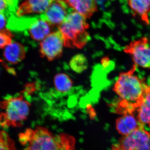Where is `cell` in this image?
Returning a JSON list of instances; mask_svg holds the SVG:
<instances>
[{
	"instance_id": "1",
	"label": "cell",
	"mask_w": 150,
	"mask_h": 150,
	"mask_svg": "<svg viewBox=\"0 0 150 150\" xmlns=\"http://www.w3.org/2000/svg\"><path fill=\"white\" fill-rule=\"evenodd\" d=\"M23 150H75L76 141L69 134H54L47 128L37 127L20 134Z\"/></svg>"
},
{
	"instance_id": "2",
	"label": "cell",
	"mask_w": 150,
	"mask_h": 150,
	"mask_svg": "<svg viewBox=\"0 0 150 150\" xmlns=\"http://www.w3.org/2000/svg\"><path fill=\"white\" fill-rule=\"evenodd\" d=\"M137 67L134 64L129 71L121 73L113 86V91L121 101L129 104L136 111L147 85L134 74Z\"/></svg>"
},
{
	"instance_id": "3",
	"label": "cell",
	"mask_w": 150,
	"mask_h": 150,
	"mask_svg": "<svg viewBox=\"0 0 150 150\" xmlns=\"http://www.w3.org/2000/svg\"><path fill=\"white\" fill-rule=\"evenodd\" d=\"M88 27L85 17L77 12L67 15L65 20L59 25L65 47L81 48L85 46L90 38L87 31Z\"/></svg>"
},
{
	"instance_id": "4",
	"label": "cell",
	"mask_w": 150,
	"mask_h": 150,
	"mask_svg": "<svg viewBox=\"0 0 150 150\" xmlns=\"http://www.w3.org/2000/svg\"><path fill=\"white\" fill-rule=\"evenodd\" d=\"M25 92L7 97L0 104L4 110L2 113L5 127H20L26 120L29 114L30 104Z\"/></svg>"
},
{
	"instance_id": "5",
	"label": "cell",
	"mask_w": 150,
	"mask_h": 150,
	"mask_svg": "<svg viewBox=\"0 0 150 150\" xmlns=\"http://www.w3.org/2000/svg\"><path fill=\"white\" fill-rule=\"evenodd\" d=\"M123 50L131 56L134 64L150 69V46L146 37H142L131 41Z\"/></svg>"
},
{
	"instance_id": "6",
	"label": "cell",
	"mask_w": 150,
	"mask_h": 150,
	"mask_svg": "<svg viewBox=\"0 0 150 150\" xmlns=\"http://www.w3.org/2000/svg\"><path fill=\"white\" fill-rule=\"evenodd\" d=\"M119 144L123 150H150V132L140 124L131 134L123 136Z\"/></svg>"
},
{
	"instance_id": "7",
	"label": "cell",
	"mask_w": 150,
	"mask_h": 150,
	"mask_svg": "<svg viewBox=\"0 0 150 150\" xmlns=\"http://www.w3.org/2000/svg\"><path fill=\"white\" fill-rule=\"evenodd\" d=\"M64 41L59 30L48 34L40 43V51L42 57L51 61L59 58L63 53Z\"/></svg>"
},
{
	"instance_id": "8",
	"label": "cell",
	"mask_w": 150,
	"mask_h": 150,
	"mask_svg": "<svg viewBox=\"0 0 150 150\" xmlns=\"http://www.w3.org/2000/svg\"><path fill=\"white\" fill-rule=\"evenodd\" d=\"M67 5L62 0H55L40 16L51 25H60L67 16Z\"/></svg>"
},
{
	"instance_id": "9",
	"label": "cell",
	"mask_w": 150,
	"mask_h": 150,
	"mask_svg": "<svg viewBox=\"0 0 150 150\" xmlns=\"http://www.w3.org/2000/svg\"><path fill=\"white\" fill-rule=\"evenodd\" d=\"M55 0H25L18 8L16 15L21 16L30 13H42Z\"/></svg>"
},
{
	"instance_id": "10",
	"label": "cell",
	"mask_w": 150,
	"mask_h": 150,
	"mask_svg": "<svg viewBox=\"0 0 150 150\" xmlns=\"http://www.w3.org/2000/svg\"><path fill=\"white\" fill-rule=\"evenodd\" d=\"M51 30L50 24L40 16H34L26 32L33 40L41 41L50 34Z\"/></svg>"
},
{
	"instance_id": "11",
	"label": "cell",
	"mask_w": 150,
	"mask_h": 150,
	"mask_svg": "<svg viewBox=\"0 0 150 150\" xmlns=\"http://www.w3.org/2000/svg\"><path fill=\"white\" fill-rule=\"evenodd\" d=\"M75 11L86 18H89L97 10L96 0H62Z\"/></svg>"
},
{
	"instance_id": "12",
	"label": "cell",
	"mask_w": 150,
	"mask_h": 150,
	"mask_svg": "<svg viewBox=\"0 0 150 150\" xmlns=\"http://www.w3.org/2000/svg\"><path fill=\"white\" fill-rule=\"evenodd\" d=\"M137 117L134 114L122 115L116 120L115 127L119 134L123 136L131 134L140 126Z\"/></svg>"
},
{
	"instance_id": "13",
	"label": "cell",
	"mask_w": 150,
	"mask_h": 150,
	"mask_svg": "<svg viewBox=\"0 0 150 150\" xmlns=\"http://www.w3.org/2000/svg\"><path fill=\"white\" fill-rule=\"evenodd\" d=\"M137 111L139 123L150 128V86H146L142 102Z\"/></svg>"
},
{
	"instance_id": "14",
	"label": "cell",
	"mask_w": 150,
	"mask_h": 150,
	"mask_svg": "<svg viewBox=\"0 0 150 150\" xmlns=\"http://www.w3.org/2000/svg\"><path fill=\"white\" fill-rule=\"evenodd\" d=\"M25 55L24 47L20 43L13 42L7 45L4 51V56L8 62L16 64L24 59Z\"/></svg>"
},
{
	"instance_id": "15",
	"label": "cell",
	"mask_w": 150,
	"mask_h": 150,
	"mask_svg": "<svg viewBox=\"0 0 150 150\" xmlns=\"http://www.w3.org/2000/svg\"><path fill=\"white\" fill-rule=\"evenodd\" d=\"M127 2L135 15L139 17L146 24L149 23L150 0H127Z\"/></svg>"
},
{
	"instance_id": "16",
	"label": "cell",
	"mask_w": 150,
	"mask_h": 150,
	"mask_svg": "<svg viewBox=\"0 0 150 150\" xmlns=\"http://www.w3.org/2000/svg\"><path fill=\"white\" fill-rule=\"evenodd\" d=\"M54 84L57 91L65 93L71 89L73 82L69 75L65 73H59L54 77Z\"/></svg>"
},
{
	"instance_id": "17",
	"label": "cell",
	"mask_w": 150,
	"mask_h": 150,
	"mask_svg": "<svg viewBox=\"0 0 150 150\" xmlns=\"http://www.w3.org/2000/svg\"><path fill=\"white\" fill-rule=\"evenodd\" d=\"M69 64L71 69L74 71L80 74L87 69L88 67V61L83 54H78L71 59Z\"/></svg>"
},
{
	"instance_id": "18",
	"label": "cell",
	"mask_w": 150,
	"mask_h": 150,
	"mask_svg": "<svg viewBox=\"0 0 150 150\" xmlns=\"http://www.w3.org/2000/svg\"><path fill=\"white\" fill-rule=\"evenodd\" d=\"M19 0H0V13L6 14L16 13Z\"/></svg>"
},
{
	"instance_id": "19",
	"label": "cell",
	"mask_w": 150,
	"mask_h": 150,
	"mask_svg": "<svg viewBox=\"0 0 150 150\" xmlns=\"http://www.w3.org/2000/svg\"><path fill=\"white\" fill-rule=\"evenodd\" d=\"M13 140L5 131H0V150H15Z\"/></svg>"
},
{
	"instance_id": "20",
	"label": "cell",
	"mask_w": 150,
	"mask_h": 150,
	"mask_svg": "<svg viewBox=\"0 0 150 150\" xmlns=\"http://www.w3.org/2000/svg\"><path fill=\"white\" fill-rule=\"evenodd\" d=\"M12 36L8 29L0 30V48H4L11 43Z\"/></svg>"
},
{
	"instance_id": "21",
	"label": "cell",
	"mask_w": 150,
	"mask_h": 150,
	"mask_svg": "<svg viewBox=\"0 0 150 150\" xmlns=\"http://www.w3.org/2000/svg\"><path fill=\"white\" fill-rule=\"evenodd\" d=\"M8 16L5 13H0V30H4L7 28Z\"/></svg>"
},
{
	"instance_id": "22",
	"label": "cell",
	"mask_w": 150,
	"mask_h": 150,
	"mask_svg": "<svg viewBox=\"0 0 150 150\" xmlns=\"http://www.w3.org/2000/svg\"><path fill=\"white\" fill-rule=\"evenodd\" d=\"M110 59L108 57H105L101 60V64L105 68L108 67V66H110Z\"/></svg>"
},
{
	"instance_id": "23",
	"label": "cell",
	"mask_w": 150,
	"mask_h": 150,
	"mask_svg": "<svg viewBox=\"0 0 150 150\" xmlns=\"http://www.w3.org/2000/svg\"><path fill=\"white\" fill-rule=\"evenodd\" d=\"M87 110L88 114H89L90 116L93 117L96 115L95 112L94 110H93V108L89 106V107H88Z\"/></svg>"
},
{
	"instance_id": "24",
	"label": "cell",
	"mask_w": 150,
	"mask_h": 150,
	"mask_svg": "<svg viewBox=\"0 0 150 150\" xmlns=\"http://www.w3.org/2000/svg\"><path fill=\"white\" fill-rule=\"evenodd\" d=\"M111 150H123L122 148L121 147L120 145L118 144L114 145L112 147Z\"/></svg>"
},
{
	"instance_id": "25",
	"label": "cell",
	"mask_w": 150,
	"mask_h": 150,
	"mask_svg": "<svg viewBox=\"0 0 150 150\" xmlns=\"http://www.w3.org/2000/svg\"><path fill=\"white\" fill-rule=\"evenodd\" d=\"M0 126H2L3 127H5L4 118H3L1 113L0 114Z\"/></svg>"
},
{
	"instance_id": "26",
	"label": "cell",
	"mask_w": 150,
	"mask_h": 150,
	"mask_svg": "<svg viewBox=\"0 0 150 150\" xmlns=\"http://www.w3.org/2000/svg\"><path fill=\"white\" fill-rule=\"evenodd\" d=\"M3 62L2 61V60H1V59H0V63H3Z\"/></svg>"
},
{
	"instance_id": "27",
	"label": "cell",
	"mask_w": 150,
	"mask_h": 150,
	"mask_svg": "<svg viewBox=\"0 0 150 150\" xmlns=\"http://www.w3.org/2000/svg\"></svg>"
}]
</instances>
